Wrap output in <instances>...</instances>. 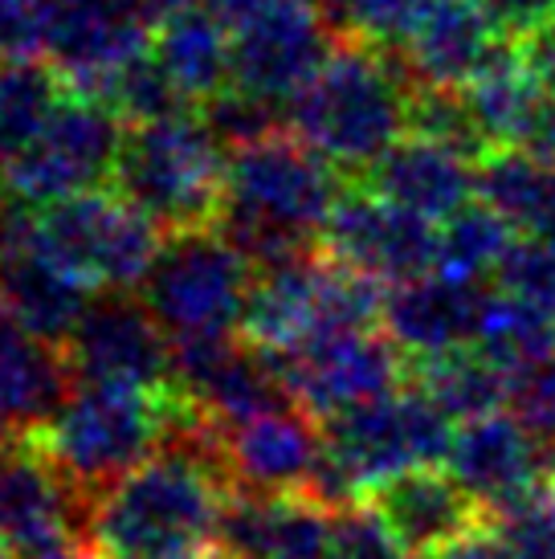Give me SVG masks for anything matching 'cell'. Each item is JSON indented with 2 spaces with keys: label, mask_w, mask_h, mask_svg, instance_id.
Returning <instances> with one entry per match:
<instances>
[{
  "label": "cell",
  "mask_w": 555,
  "mask_h": 559,
  "mask_svg": "<svg viewBox=\"0 0 555 559\" xmlns=\"http://www.w3.org/2000/svg\"><path fill=\"white\" fill-rule=\"evenodd\" d=\"M343 192V171L294 131L278 127L229 152V188L216 229L262 270L319 249Z\"/></svg>",
  "instance_id": "cell-1"
},
{
  "label": "cell",
  "mask_w": 555,
  "mask_h": 559,
  "mask_svg": "<svg viewBox=\"0 0 555 559\" xmlns=\"http://www.w3.org/2000/svg\"><path fill=\"white\" fill-rule=\"evenodd\" d=\"M229 495V469L213 453L197 445H164L94 502V551L98 559L201 551L216 539Z\"/></svg>",
  "instance_id": "cell-2"
},
{
  "label": "cell",
  "mask_w": 555,
  "mask_h": 559,
  "mask_svg": "<svg viewBox=\"0 0 555 559\" xmlns=\"http://www.w3.org/2000/svg\"><path fill=\"white\" fill-rule=\"evenodd\" d=\"M409 107L413 79L404 62H392L388 49L340 41L307 91L291 103L286 123L331 168L364 176L392 143L409 135Z\"/></svg>",
  "instance_id": "cell-3"
},
{
  "label": "cell",
  "mask_w": 555,
  "mask_h": 559,
  "mask_svg": "<svg viewBox=\"0 0 555 559\" xmlns=\"http://www.w3.org/2000/svg\"><path fill=\"white\" fill-rule=\"evenodd\" d=\"M453 433V417L413 384L343 408L323 420V457L303 495L327 511L355 507L404 469L446 466Z\"/></svg>",
  "instance_id": "cell-4"
},
{
  "label": "cell",
  "mask_w": 555,
  "mask_h": 559,
  "mask_svg": "<svg viewBox=\"0 0 555 559\" xmlns=\"http://www.w3.org/2000/svg\"><path fill=\"white\" fill-rule=\"evenodd\" d=\"M176 389L78 380L58 417L29 437L74 490L98 502L119 478L164 450Z\"/></svg>",
  "instance_id": "cell-5"
},
{
  "label": "cell",
  "mask_w": 555,
  "mask_h": 559,
  "mask_svg": "<svg viewBox=\"0 0 555 559\" xmlns=\"http://www.w3.org/2000/svg\"><path fill=\"white\" fill-rule=\"evenodd\" d=\"M110 188L147 213L164 234L216 229L229 188L225 140L192 110L127 123Z\"/></svg>",
  "instance_id": "cell-6"
},
{
  "label": "cell",
  "mask_w": 555,
  "mask_h": 559,
  "mask_svg": "<svg viewBox=\"0 0 555 559\" xmlns=\"http://www.w3.org/2000/svg\"><path fill=\"white\" fill-rule=\"evenodd\" d=\"M164 229L119 192H78L42 204L37 249L91 290H135L164 249Z\"/></svg>",
  "instance_id": "cell-7"
},
{
  "label": "cell",
  "mask_w": 555,
  "mask_h": 559,
  "mask_svg": "<svg viewBox=\"0 0 555 559\" xmlns=\"http://www.w3.org/2000/svg\"><path fill=\"white\" fill-rule=\"evenodd\" d=\"M253 274L258 265L221 229L168 234L139 298L168 331V340L229 335L233 326H241Z\"/></svg>",
  "instance_id": "cell-8"
},
{
  "label": "cell",
  "mask_w": 555,
  "mask_h": 559,
  "mask_svg": "<svg viewBox=\"0 0 555 559\" xmlns=\"http://www.w3.org/2000/svg\"><path fill=\"white\" fill-rule=\"evenodd\" d=\"M123 135L127 119L110 103L66 91L37 140L4 168V188L25 204H54L115 185Z\"/></svg>",
  "instance_id": "cell-9"
},
{
  "label": "cell",
  "mask_w": 555,
  "mask_h": 559,
  "mask_svg": "<svg viewBox=\"0 0 555 559\" xmlns=\"http://www.w3.org/2000/svg\"><path fill=\"white\" fill-rule=\"evenodd\" d=\"M331 33L319 0H265L233 29V86L291 107L331 58Z\"/></svg>",
  "instance_id": "cell-10"
},
{
  "label": "cell",
  "mask_w": 555,
  "mask_h": 559,
  "mask_svg": "<svg viewBox=\"0 0 555 559\" xmlns=\"http://www.w3.org/2000/svg\"><path fill=\"white\" fill-rule=\"evenodd\" d=\"M66 356L78 380L176 389L168 331L131 290H103V298H94L66 340Z\"/></svg>",
  "instance_id": "cell-11"
},
{
  "label": "cell",
  "mask_w": 555,
  "mask_h": 559,
  "mask_svg": "<svg viewBox=\"0 0 555 559\" xmlns=\"http://www.w3.org/2000/svg\"><path fill=\"white\" fill-rule=\"evenodd\" d=\"M437 234L429 217L376 197L368 188H347L327 221L319 249L340 265L397 286L437 270Z\"/></svg>",
  "instance_id": "cell-12"
},
{
  "label": "cell",
  "mask_w": 555,
  "mask_h": 559,
  "mask_svg": "<svg viewBox=\"0 0 555 559\" xmlns=\"http://www.w3.org/2000/svg\"><path fill=\"white\" fill-rule=\"evenodd\" d=\"M282 359L294 404L315 420H327L364 401L388 396L409 384V356L376 331H343L310 343Z\"/></svg>",
  "instance_id": "cell-13"
},
{
  "label": "cell",
  "mask_w": 555,
  "mask_h": 559,
  "mask_svg": "<svg viewBox=\"0 0 555 559\" xmlns=\"http://www.w3.org/2000/svg\"><path fill=\"white\" fill-rule=\"evenodd\" d=\"M446 469L486 507H507L555 474V445L531 433L519 413H486L462 420L453 433Z\"/></svg>",
  "instance_id": "cell-14"
},
{
  "label": "cell",
  "mask_w": 555,
  "mask_h": 559,
  "mask_svg": "<svg viewBox=\"0 0 555 559\" xmlns=\"http://www.w3.org/2000/svg\"><path fill=\"white\" fill-rule=\"evenodd\" d=\"M331 531L335 511L298 490H233L213 547L225 559H331Z\"/></svg>",
  "instance_id": "cell-15"
},
{
  "label": "cell",
  "mask_w": 555,
  "mask_h": 559,
  "mask_svg": "<svg viewBox=\"0 0 555 559\" xmlns=\"http://www.w3.org/2000/svg\"><path fill=\"white\" fill-rule=\"evenodd\" d=\"M368 502L385 514V523L397 531L413 559H433L491 523V507L474 490H465L449 469L437 466H416L380 481Z\"/></svg>",
  "instance_id": "cell-16"
},
{
  "label": "cell",
  "mask_w": 555,
  "mask_h": 559,
  "mask_svg": "<svg viewBox=\"0 0 555 559\" xmlns=\"http://www.w3.org/2000/svg\"><path fill=\"white\" fill-rule=\"evenodd\" d=\"M78 376L66 347L42 340L0 298V433L33 437L58 417Z\"/></svg>",
  "instance_id": "cell-17"
},
{
  "label": "cell",
  "mask_w": 555,
  "mask_h": 559,
  "mask_svg": "<svg viewBox=\"0 0 555 559\" xmlns=\"http://www.w3.org/2000/svg\"><path fill=\"white\" fill-rule=\"evenodd\" d=\"M319 457H323V420H315L298 404L241 425H225V466L233 490L303 495L315 478Z\"/></svg>",
  "instance_id": "cell-18"
},
{
  "label": "cell",
  "mask_w": 555,
  "mask_h": 559,
  "mask_svg": "<svg viewBox=\"0 0 555 559\" xmlns=\"http://www.w3.org/2000/svg\"><path fill=\"white\" fill-rule=\"evenodd\" d=\"M507 46V33L482 0H433L401 46L416 86L465 91Z\"/></svg>",
  "instance_id": "cell-19"
},
{
  "label": "cell",
  "mask_w": 555,
  "mask_h": 559,
  "mask_svg": "<svg viewBox=\"0 0 555 559\" xmlns=\"http://www.w3.org/2000/svg\"><path fill=\"white\" fill-rule=\"evenodd\" d=\"M486 295L479 282L449 278V274H421L385 290L380 326L409 359L441 356L458 347H474Z\"/></svg>",
  "instance_id": "cell-20"
},
{
  "label": "cell",
  "mask_w": 555,
  "mask_h": 559,
  "mask_svg": "<svg viewBox=\"0 0 555 559\" xmlns=\"http://www.w3.org/2000/svg\"><path fill=\"white\" fill-rule=\"evenodd\" d=\"M364 188L429 221H449L479 197V159L409 131L364 171Z\"/></svg>",
  "instance_id": "cell-21"
},
{
  "label": "cell",
  "mask_w": 555,
  "mask_h": 559,
  "mask_svg": "<svg viewBox=\"0 0 555 559\" xmlns=\"http://www.w3.org/2000/svg\"><path fill=\"white\" fill-rule=\"evenodd\" d=\"M152 58L188 107H209L233 86V33L204 0H180L155 16Z\"/></svg>",
  "instance_id": "cell-22"
},
{
  "label": "cell",
  "mask_w": 555,
  "mask_h": 559,
  "mask_svg": "<svg viewBox=\"0 0 555 559\" xmlns=\"http://www.w3.org/2000/svg\"><path fill=\"white\" fill-rule=\"evenodd\" d=\"M0 298L13 307L42 340L66 347L78 319L91 307V286L66 274L37 249V229L29 241L0 249Z\"/></svg>",
  "instance_id": "cell-23"
},
{
  "label": "cell",
  "mask_w": 555,
  "mask_h": 559,
  "mask_svg": "<svg viewBox=\"0 0 555 559\" xmlns=\"http://www.w3.org/2000/svg\"><path fill=\"white\" fill-rule=\"evenodd\" d=\"M409 384L425 392L433 404H441L453 420L503 413L515 396V376L503 364H494L482 347L409 359Z\"/></svg>",
  "instance_id": "cell-24"
},
{
  "label": "cell",
  "mask_w": 555,
  "mask_h": 559,
  "mask_svg": "<svg viewBox=\"0 0 555 559\" xmlns=\"http://www.w3.org/2000/svg\"><path fill=\"white\" fill-rule=\"evenodd\" d=\"M465 103L474 110V123H479L482 140L491 152L498 147H519L527 135V127L535 119V110L543 107V91L540 82L531 79V70L519 62V53H515V41L507 37V46L494 53L486 70H482L479 79L465 86ZM486 152V156H491Z\"/></svg>",
  "instance_id": "cell-25"
},
{
  "label": "cell",
  "mask_w": 555,
  "mask_h": 559,
  "mask_svg": "<svg viewBox=\"0 0 555 559\" xmlns=\"http://www.w3.org/2000/svg\"><path fill=\"white\" fill-rule=\"evenodd\" d=\"M62 74L42 58L0 53V171L9 168L62 103Z\"/></svg>",
  "instance_id": "cell-26"
},
{
  "label": "cell",
  "mask_w": 555,
  "mask_h": 559,
  "mask_svg": "<svg viewBox=\"0 0 555 559\" xmlns=\"http://www.w3.org/2000/svg\"><path fill=\"white\" fill-rule=\"evenodd\" d=\"M474 347H482L510 376H523L555 359V314L540 311V307H531L507 290L486 295Z\"/></svg>",
  "instance_id": "cell-27"
},
{
  "label": "cell",
  "mask_w": 555,
  "mask_h": 559,
  "mask_svg": "<svg viewBox=\"0 0 555 559\" xmlns=\"http://www.w3.org/2000/svg\"><path fill=\"white\" fill-rule=\"evenodd\" d=\"M510 225L503 213H494L491 204H465L462 213H453L441 221L437 234V274L462 282H479L482 274H494L498 262L507 258V249L515 246Z\"/></svg>",
  "instance_id": "cell-28"
},
{
  "label": "cell",
  "mask_w": 555,
  "mask_h": 559,
  "mask_svg": "<svg viewBox=\"0 0 555 559\" xmlns=\"http://www.w3.org/2000/svg\"><path fill=\"white\" fill-rule=\"evenodd\" d=\"M340 41L371 49H401L433 0H319Z\"/></svg>",
  "instance_id": "cell-29"
},
{
  "label": "cell",
  "mask_w": 555,
  "mask_h": 559,
  "mask_svg": "<svg viewBox=\"0 0 555 559\" xmlns=\"http://www.w3.org/2000/svg\"><path fill=\"white\" fill-rule=\"evenodd\" d=\"M494 278H498V290L555 314V241L523 234L498 262Z\"/></svg>",
  "instance_id": "cell-30"
},
{
  "label": "cell",
  "mask_w": 555,
  "mask_h": 559,
  "mask_svg": "<svg viewBox=\"0 0 555 559\" xmlns=\"http://www.w3.org/2000/svg\"><path fill=\"white\" fill-rule=\"evenodd\" d=\"M331 559H413L409 547L397 539V531L385 523V514L368 498L335 511L331 531Z\"/></svg>",
  "instance_id": "cell-31"
},
{
  "label": "cell",
  "mask_w": 555,
  "mask_h": 559,
  "mask_svg": "<svg viewBox=\"0 0 555 559\" xmlns=\"http://www.w3.org/2000/svg\"><path fill=\"white\" fill-rule=\"evenodd\" d=\"M515 413L531 425V433L555 445V359L531 368V372L515 376Z\"/></svg>",
  "instance_id": "cell-32"
},
{
  "label": "cell",
  "mask_w": 555,
  "mask_h": 559,
  "mask_svg": "<svg viewBox=\"0 0 555 559\" xmlns=\"http://www.w3.org/2000/svg\"><path fill=\"white\" fill-rule=\"evenodd\" d=\"M510 41H515L519 62L531 70V79L540 82L543 91L555 94V16L535 25V29L519 33V37H510Z\"/></svg>",
  "instance_id": "cell-33"
},
{
  "label": "cell",
  "mask_w": 555,
  "mask_h": 559,
  "mask_svg": "<svg viewBox=\"0 0 555 559\" xmlns=\"http://www.w3.org/2000/svg\"><path fill=\"white\" fill-rule=\"evenodd\" d=\"M482 4L491 9L507 37H519L555 16V0H482Z\"/></svg>",
  "instance_id": "cell-34"
},
{
  "label": "cell",
  "mask_w": 555,
  "mask_h": 559,
  "mask_svg": "<svg viewBox=\"0 0 555 559\" xmlns=\"http://www.w3.org/2000/svg\"><path fill=\"white\" fill-rule=\"evenodd\" d=\"M433 559H519V551L498 535L494 523H486V527L470 531L458 544H449L446 551H437Z\"/></svg>",
  "instance_id": "cell-35"
},
{
  "label": "cell",
  "mask_w": 555,
  "mask_h": 559,
  "mask_svg": "<svg viewBox=\"0 0 555 559\" xmlns=\"http://www.w3.org/2000/svg\"><path fill=\"white\" fill-rule=\"evenodd\" d=\"M123 559H221V551L213 547V556H201V551H168V556H123Z\"/></svg>",
  "instance_id": "cell-36"
},
{
  "label": "cell",
  "mask_w": 555,
  "mask_h": 559,
  "mask_svg": "<svg viewBox=\"0 0 555 559\" xmlns=\"http://www.w3.org/2000/svg\"><path fill=\"white\" fill-rule=\"evenodd\" d=\"M0 559H13V551H9L4 544H0Z\"/></svg>",
  "instance_id": "cell-37"
},
{
  "label": "cell",
  "mask_w": 555,
  "mask_h": 559,
  "mask_svg": "<svg viewBox=\"0 0 555 559\" xmlns=\"http://www.w3.org/2000/svg\"><path fill=\"white\" fill-rule=\"evenodd\" d=\"M221 559H225V556H221Z\"/></svg>",
  "instance_id": "cell-38"
}]
</instances>
